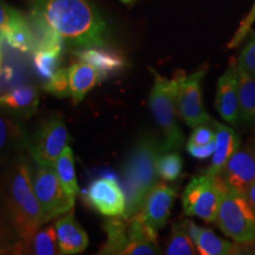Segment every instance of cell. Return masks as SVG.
<instances>
[{"label":"cell","mask_w":255,"mask_h":255,"mask_svg":"<svg viewBox=\"0 0 255 255\" xmlns=\"http://www.w3.org/2000/svg\"><path fill=\"white\" fill-rule=\"evenodd\" d=\"M32 15L78 49L104 46L108 27L89 0H31Z\"/></svg>","instance_id":"1"},{"label":"cell","mask_w":255,"mask_h":255,"mask_svg":"<svg viewBox=\"0 0 255 255\" xmlns=\"http://www.w3.org/2000/svg\"><path fill=\"white\" fill-rule=\"evenodd\" d=\"M31 174L28 159L17 155L0 177V207L23 240L31 239L47 222L34 194Z\"/></svg>","instance_id":"2"},{"label":"cell","mask_w":255,"mask_h":255,"mask_svg":"<svg viewBox=\"0 0 255 255\" xmlns=\"http://www.w3.org/2000/svg\"><path fill=\"white\" fill-rule=\"evenodd\" d=\"M164 151L163 141L151 135L141 137L130 149L121 171L127 197L123 216L130 218L142 209L149 191L158 183L157 161Z\"/></svg>","instance_id":"3"},{"label":"cell","mask_w":255,"mask_h":255,"mask_svg":"<svg viewBox=\"0 0 255 255\" xmlns=\"http://www.w3.org/2000/svg\"><path fill=\"white\" fill-rule=\"evenodd\" d=\"M150 71L154 76V85L149 95V107L163 135L164 150H178L182 148L184 136L177 122V77L174 75L173 78L168 79L154 69Z\"/></svg>","instance_id":"4"},{"label":"cell","mask_w":255,"mask_h":255,"mask_svg":"<svg viewBox=\"0 0 255 255\" xmlns=\"http://www.w3.org/2000/svg\"><path fill=\"white\" fill-rule=\"evenodd\" d=\"M215 222L226 237L240 245L241 251L254 250L255 212L240 191L227 187Z\"/></svg>","instance_id":"5"},{"label":"cell","mask_w":255,"mask_h":255,"mask_svg":"<svg viewBox=\"0 0 255 255\" xmlns=\"http://www.w3.org/2000/svg\"><path fill=\"white\" fill-rule=\"evenodd\" d=\"M227 184L220 175L203 174L188 183L182 195L184 214L206 222H215Z\"/></svg>","instance_id":"6"},{"label":"cell","mask_w":255,"mask_h":255,"mask_svg":"<svg viewBox=\"0 0 255 255\" xmlns=\"http://www.w3.org/2000/svg\"><path fill=\"white\" fill-rule=\"evenodd\" d=\"M31 178L34 194L47 222L73 208L75 200L63 188L52 164H37Z\"/></svg>","instance_id":"7"},{"label":"cell","mask_w":255,"mask_h":255,"mask_svg":"<svg viewBox=\"0 0 255 255\" xmlns=\"http://www.w3.org/2000/svg\"><path fill=\"white\" fill-rule=\"evenodd\" d=\"M207 72L206 68L186 75L176 72V109L178 117L190 128L212 123V117L205 110L202 103V81Z\"/></svg>","instance_id":"8"},{"label":"cell","mask_w":255,"mask_h":255,"mask_svg":"<svg viewBox=\"0 0 255 255\" xmlns=\"http://www.w3.org/2000/svg\"><path fill=\"white\" fill-rule=\"evenodd\" d=\"M70 136L63 117L53 115L43 120L30 135L27 150L36 164H52L68 146Z\"/></svg>","instance_id":"9"},{"label":"cell","mask_w":255,"mask_h":255,"mask_svg":"<svg viewBox=\"0 0 255 255\" xmlns=\"http://www.w3.org/2000/svg\"><path fill=\"white\" fill-rule=\"evenodd\" d=\"M84 200L102 215L121 216L126 213V194L115 177L102 176L91 181L84 193Z\"/></svg>","instance_id":"10"},{"label":"cell","mask_w":255,"mask_h":255,"mask_svg":"<svg viewBox=\"0 0 255 255\" xmlns=\"http://www.w3.org/2000/svg\"><path fill=\"white\" fill-rule=\"evenodd\" d=\"M220 176L227 187L244 194L255 181V146H240L228 159Z\"/></svg>","instance_id":"11"},{"label":"cell","mask_w":255,"mask_h":255,"mask_svg":"<svg viewBox=\"0 0 255 255\" xmlns=\"http://www.w3.org/2000/svg\"><path fill=\"white\" fill-rule=\"evenodd\" d=\"M216 110L221 119L231 126L239 123L238 62L231 60L228 68L219 78L216 88Z\"/></svg>","instance_id":"12"},{"label":"cell","mask_w":255,"mask_h":255,"mask_svg":"<svg viewBox=\"0 0 255 255\" xmlns=\"http://www.w3.org/2000/svg\"><path fill=\"white\" fill-rule=\"evenodd\" d=\"M176 190L164 183H157L146 195L141 212L146 223L156 232L167 225L173 208Z\"/></svg>","instance_id":"13"},{"label":"cell","mask_w":255,"mask_h":255,"mask_svg":"<svg viewBox=\"0 0 255 255\" xmlns=\"http://www.w3.org/2000/svg\"><path fill=\"white\" fill-rule=\"evenodd\" d=\"M30 133L19 117L0 110V165L15 152L27 149Z\"/></svg>","instance_id":"14"},{"label":"cell","mask_w":255,"mask_h":255,"mask_svg":"<svg viewBox=\"0 0 255 255\" xmlns=\"http://www.w3.org/2000/svg\"><path fill=\"white\" fill-rule=\"evenodd\" d=\"M55 228L60 254H78L87 250L88 234L76 220L72 209L57 220Z\"/></svg>","instance_id":"15"},{"label":"cell","mask_w":255,"mask_h":255,"mask_svg":"<svg viewBox=\"0 0 255 255\" xmlns=\"http://www.w3.org/2000/svg\"><path fill=\"white\" fill-rule=\"evenodd\" d=\"M212 124L215 127V149L212 156V163L206 173L220 175L228 159L240 148L241 139L233 128L214 120L212 121Z\"/></svg>","instance_id":"16"},{"label":"cell","mask_w":255,"mask_h":255,"mask_svg":"<svg viewBox=\"0 0 255 255\" xmlns=\"http://www.w3.org/2000/svg\"><path fill=\"white\" fill-rule=\"evenodd\" d=\"M39 92L33 85L17 87L4 95H0V109L14 115L19 119H28L37 113Z\"/></svg>","instance_id":"17"},{"label":"cell","mask_w":255,"mask_h":255,"mask_svg":"<svg viewBox=\"0 0 255 255\" xmlns=\"http://www.w3.org/2000/svg\"><path fill=\"white\" fill-rule=\"evenodd\" d=\"M107 78L101 71L90 65V64L81 62L75 63L69 68L70 90L73 103L77 104L84 100V97L91 89L100 84Z\"/></svg>","instance_id":"18"},{"label":"cell","mask_w":255,"mask_h":255,"mask_svg":"<svg viewBox=\"0 0 255 255\" xmlns=\"http://www.w3.org/2000/svg\"><path fill=\"white\" fill-rule=\"evenodd\" d=\"M11 254L57 255L60 254L57 242L56 228L53 226L40 228L28 240L19 239L11 246Z\"/></svg>","instance_id":"19"},{"label":"cell","mask_w":255,"mask_h":255,"mask_svg":"<svg viewBox=\"0 0 255 255\" xmlns=\"http://www.w3.org/2000/svg\"><path fill=\"white\" fill-rule=\"evenodd\" d=\"M73 53L81 62L90 64L103 73L105 77L113 72H119L126 65V59L120 52L104 49L103 46L88 47L75 51Z\"/></svg>","instance_id":"20"},{"label":"cell","mask_w":255,"mask_h":255,"mask_svg":"<svg viewBox=\"0 0 255 255\" xmlns=\"http://www.w3.org/2000/svg\"><path fill=\"white\" fill-rule=\"evenodd\" d=\"M103 228L107 234V242L101 247L98 254L102 255H124V251L129 246L128 233V218L126 216H109L105 220Z\"/></svg>","instance_id":"21"},{"label":"cell","mask_w":255,"mask_h":255,"mask_svg":"<svg viewBox=\"0 0 255 255\" xmlns=\"http://www.w3.org/2000/svg\"><path fill=\"white\" fill-rule=\"evenodd\" d=\"M239 121L255 126V77L238 66Z\"/></svg>","instance_id":"22"},{"label":"cell","mask_w":255,"mask_h":255,"mask_svg":"<svg viewBox=\"0 0 255 255\" xmlns=\"http://www.w3.org/2000/svg\"><path fill=\"white\" fill-rule=\"evenodd\" d=\"M194 244L201 255H234L241 254V246L237 242L219 238L208 228H200Z\"/></svg>","instance_id":"23"},{"label":"cell","mask_w":255,"mask_h":255,"mask_svg":"<svg viewBox=\"0 0 255 255\" xmlns=\"http://www.w3.org/2000/svg\"><path fill=\"white\" fill-rule=\"evenodd\" d=\"M62 50L63 46H41L37 47L32 53L36 72L45 82L59 70L62 63Z\"/></svg>","instance_id":"24"},{"label":"cell","mask_w":255,"mask_h":255,"mask_svg":"<svg viewBox=\"0 0 255 255\" xmlns=\"http://www.w3.org/2000/svg\"><path fill=\"white\" fill-rule=\"evenodd\" d=\"M53 167H55L57 176H58L60 183H62L63 188L68 193V195L71 199L76 200V197L78 196L81 190H79L77 177H76L73 154L69 145L58 156V158L53 163Z\"/></svg>","instance_id":"25"},{"label":"cell","mask_w":255,"mask_h":255,"mask_svg":"<svg viewBox=\"0 0 255 255\" xmlns=\"http://www.w3.org/2000/svg\"><path fill=\"white\" fill-rule=\"evenodd\" d=\"M199 253L197 248L188 234L187 223L184 221L175 223L171 228V234L165 254L168 255H194Z\"/></svg>","instance_id":"26"},{"label":"cell","mask_w":255,"mask_h":255,"mask_svg":"<svg viewBox=\"0 0 255 255\" xmlns=\"http://www.w3.org/2000/svg\"><path fill=\"white\" fill-rule=\"evenodd\" d=\"M183 161L180 154L175 150L164 151L157 161V173L162 180L175 181L182 173Z\"/></svg>","instance_id":"27"},{"label":"cell","mask_w":255,"mask_h":255,"mask_svg":"<svg viewBox=\"0 0 255 255\" xmlns=\"http://www.w3.org/2000/svg\"><path fill=\"white\" fill-rule=\"evenodd\" d=\"M44 90L59 98L71 97L69 68L59 69L49 81L44 83Z\"/></svg>","instance_id":"28"},{"label":"cell","mask_w":255,"mask_h":255,"mask_svg":"<svg viewBox=\"0 0 255 255\" xmlns=\"http://www.w3.org/2000/svg\"><path fill=\"white\" fill-rule=\"evenodd\" d=\"M27 21L26 17H24L20 12L0 1V33L7 32Z\"/></svg>","instance_id":"29"},{"label":"cell","mask_w":255,"mask_h":255,"mask_svg":"<svg viewBox=\"0 0 255 255\" xmlns=\"http://www.w3.org/2000/svg\"><path fill=\"white\" fill-rule=\"evenodd\" d=\"M250 37L238 58V66L255 77V31H250Z\"/></svg>","instance_id":"30"},{"label":"cell","mask_w":255,"mask_h":255,"mask_svg":"<svg viewBox=\"0 0 255 255\" xmlns=\"http://www.w3.org/2000/svg\"><path fill=\"white\" fill-rule=\"evenodd\" d=\"M17 238H19L18 234L0 207V250L5 251L6 254H11V246L18 241Z\"/></svg>","instance_id":"31"},{"label":"cell","mask_w":255,"mask_h":255,"mask_svg":"<svg viewBox=\"0 0 255 255\" xmlns=\"http://www.w3.org/2000/svg\"><path fill=\"white\" fill-rule=\"evenodd\" d=\"M254 21H255V2H254L253 7L251 8V11L248 12V14L244 18V20L241 21L240 26H239L238 30L235 31L232 40L229 41V44H228L229 49H234V47L240 45V44L242 43V40H244L245 38L248 36V33H250V31L252 30V26H253Z\"/></svg>","instance_id":"32"},{"label":"cell","mask_w":255,"mask_h":255,"mask_svg":"<svg viewBox=\"0 0 255 255\" xmlns=\"http://www.w3.org/2000/svg\"><path fill=\"white\" fill-rule=\"evenodd\" d=\"M214 141H215V130L212 129L208 124H202V126L194 128L188 143H190V144L203 145V144H208V143H212Z\"/></svg>","instance_id":"33"},{"label":"cell","mask_w":255,"mask_h":255,"mask_svg":"<svg viewBox=\"0 0 255 255\" xmlns=\"http://www.w3.org/2000/svg\"><path fill=\"white\" fill-rule=\"evenodd\" d=\"M215 149V142L208 143V144L197 145V144H190L187 143V150L189 154L197 159H206L212 157L214 154Z\"/></svg>","instance_id":"34"},{"label":"cell","mask_w":255,"mask_h":255,"mask_svg":"<svg viewBox=\"0 0 255 255\" xmlns=\"http://www.w3.org/2000/svg\"><path fill=\"white\" fill-rule=\"evenodd\" d=\"M12 77V70L11 68H8V66H6V68L1 69V71H0V94H1L2 90H4L5 88V83L9 81Z\"/></svg>","instance_id":"35"},{"label":"cell","mask_w":255,"mask_h":255,"mask_svg":"<svg viewBox=\"0 0 255 255\" xmlns=\"http://www.w3.org/2000/svg\"><path fill=\"white\" fill-rule=\"evenodd\" d=\"M244 195L255 212V181L247 188V190L245 191Z\"/></svg>","instance_id":"36"},{"label":"cell","mask_w":255,"mask_h":255,"mask_svg":"<svg viewBox=\"0 0 255 255\" xmlns=\"http://www.w3.org/2000/svg\"><path fill=\"white\" fill-rule=\"evenodd\" d=\"M2 38L0 36V71L2 69Z\"/></svg>","instance_id":"37"},{"label":"cell","mask_w":255,"mask_h":255,"mask_svg":"<svg viewBox=\"0 0 255 255\" xmlns=\"http://www.w3.org/2000/svg\"><path fill=\"white\" fill-rule=\"evenodd\" d=\"M121 1L124 2V4H128V5H132L133 2H136L137 0H121Z\"/></svg>","instance_id":"38"}]
</instances>
